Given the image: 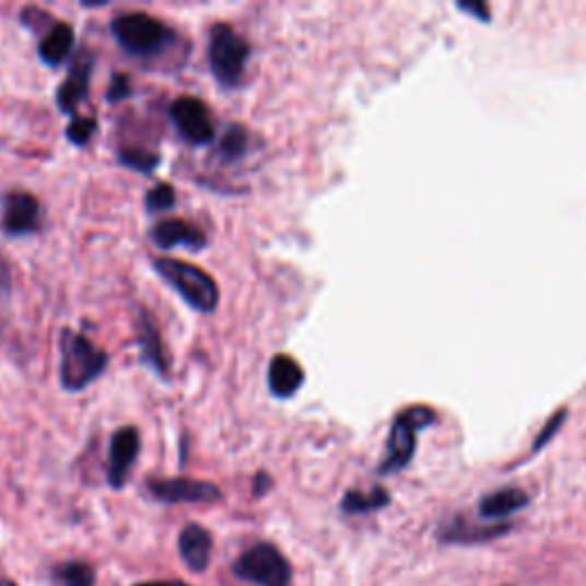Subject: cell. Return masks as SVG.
I'll list each match as a JSON object with an SVG mask.
<instances>
[{
    "label": "cell",
    "mask_w": 586,
    "mask_h": 586,
    "mask_svg": "<svg viewBox=\"0 0 586 586\" xmlns=\"http://www.w3.org/2000/svg\"><path fill=\"white\" fill-rule=\"evenodd\" d=\"M250 42L238 35L227 23H215L209 35V67L218 85L227 90L236 87L246 77L250 60Z\"/></svg>",
    "instance_id": "obj_4"
},
{
    "label": "cell",
    "mask_w": 586,
    "mask_h": 586,
    "mask_svg": "<svg viewBox=\"0 0 586 586\" xmlns=\"http://www.w3.org/2000/svg\"><path fill=\"white\" fill-rule=\"evenodd\" d=\"M39 202L35 195L12 190L3 198V218L0 230L8 236H31L39 230Z\"/></svg>",
    "instance_id": "obj_9"
},
{
    "label": "cell",
    "mask_w": 586,
    "mask_h": 586,
    "mask_svg": "<svg viewBox=\"0 0 586 586\" xmlns=\"http://www.w3.org/2000/svg\"><path fill=\"white\" fill-rule=\"evenodd\" d=\"M140 454V433L133 426H121L110 437L108 452V483L115 491L125 488L133 462Z\"/></svg>",
    "instance_id": "obj_11"
},
{
    "label": "cell",
    "mask_w": 586,
    "mask_h": 586,
    "mask_svg": "<svg viewBox=\"0 0 586 586\" xmlns=\"http://www.w3.org/2000/svg\"><path fill=\"white\" fill-rule=\"evenodd\" d=\"M150 238L156 248L161 250H175L186 248L190 253H202L207 248V234L188 223L184 218H165L150 230Z\"/></svg>",
    "instance_id": "obj_10"
},
{
    "label": "cell",
    "mask_w": 586,
    "mask_h": 586,
    "mask_svg": "<svg viewBox=\"0 0 586 586\" xmlns=\"http://www.w3.org/2000/svg\"><path fill=\"white\" fill-rule=\"evenodd\" d=\"M179 554L184 559V564L192 573H204L211 564V552H213V539L209 529H204L198 523H190L179 531Z\"/></svg>",
    "instance_id": "obj_14"
},
{
    "label": "cell",
    "mask_w": 586,
    "mask_h": 586,
    "mask_svg": "<svg viewBox=\"0 0 586 586\" xmlns=\"http://www.w3.org/2000/svg\"><path fill=\"white\" fill-rule=\"evenodd\" d=\"M389 495L383 488H374L370 493L362 491H349L341 500V511L349 513V516H358V513H370V511H378L383 506H387Z\"/></svg>",
    "instance_id": "obj_20"
},
{
    "label": "cell",
    "mask_w": 586,
    "mask_h": 586,
    "mask_svg": "<svg viewBox=\"0 0 586 586\" xmlns=\"http://www.w3.org/2000/svg\"><path fill=\"white\" fill-rule=\"evenodd\" d=\"M271 485H273V481H271V477H268L266 472H259L257 477H255V488H253V495L255 497H263L268 491H271Z\"/></svg>",
    "instance_id": "obj_25"
},
{
    "label": "cell",
    "mask_w": 586,
    "mask_h": 586,
    "mask_svg": "<svg viewBox=\"0 0 586 586\" xmlns=\"http://www.w3.org/2000/svg\"><path fill=\"white\" fill-rule=\"evenodd\" d=\"M529 504V495L520 488H502L497 493L485 495L479 504L481 516L488 520H497V518H506L511 513H516L520 508H525Z\"/></svg>",
    "instance_id": "obj_17"
},
{
    "label": "cell",
    "mask_w": 586,
    "mask_h": 586,
    "mask_svg": "<svg viewBox=\"0 0 586 586\" xmlns=\"http://www.w3.org/2000/svg\"><path fill=\"white\" fill-rule=\"evenodd\" d=\"M133 586H190L181 579H154V582H138Z\"/></svg>",
    "instance_id": "obj_26"
},
{
    "label": "cell",
    "mask_w": 586,
    "mask_h": 586,
    "mask_svg": "<svg viewBox=\"0 0 586 586\" xmlns=\"http://www.w3.org/2000/svg\"><path fill=\"white\" fill-rule=\"evenodd\" d=\"M152 263L159 278L173 286L188 307L200 314H213L218 309L220 289L202 268L173 257H156Z\"/></svg>",
    "instance_id": "obj_3"
},
{
    "label": "cell",
    "mask_w": 586,
    "mask_h": 586,
    "mask_svg": "<svg viewBox=\"0 0 586 586\" xmlns=\"http://www.w3.org/2000/svg\"><path fill=\"white\" fill-rule=\"evenodd\" d=\"M138 349H140V362L150 366V370L167 380V372H169V358L165 353L163 339L159 332V326L154 324V319L144 309L140 312L138 319Z\"/></svg>",
    "instance_id": "obj_13"
},
{
    "label": "cell",
    "mask_w": 586,
    "mask_h": 586,
    "mask_svg": "<svg viewBox=\"0 0 586 586\" xmlns=\"http://www.w3.org/2000/svg\"><path fill=\"white\" fill-rule=\"evenodd\" d=\"M131 94H133V87H131V79L127 77V73H113V81H110V85H108L106 99H108L110 104H119V102L129 99Z\"/></svg>",
    "instance_id": "obj_24"
},
{
    "label": "cell",
    "mask_w": 586,
    "mask_h": 586,
    "mask_svg": "<svg viewBox=\"0 0 586 586\" xmlns=\"http://www.w3.org/2000/svg\"><path fill=\"white\" fill-rule=\"evenodd\" d=\"M248 152H250V131L241 125H232L227 127L223 138H220L215 156L223 163H236L241 159H246Z\"/></svg>",
    "instance_id": "obj_18"
},
{
    "label": "cell",
    "mask_w": 586,
    "mask_h": 586,
    "mask_svg": "<svg viewBox=\"0 0 586 586\" xmlns=\"http://www.w3.org/2000/svg\"><path fill=\"white\" fill-rule=\"evenodd\" d=\"M435 420V414L424 406H412L397 414V420L389 429L387 437V452L380 462V474H395L403 470L414 449H418V431L429 426Z\"/></svg>",
    "instance_id": "obj_5"
},
{
    "label": "cell",
    "mask_w": 586,
    "mask_h": 586,
    "mask_svg": "<svg viewBox=\"0 0 586 586\" xmlns=\"http://www.w3.org/2000/svg\"><path fill=\"white\" fill-rule=\"evenodd\" d=\"M236 577L255 586H289L291 564L273 543H257L243 552L234 564Z\"/></svg>",
    "instance_id": "obj_6"
},
{
    "label": "cell",
    "mask_w": 586,
    "mask_h": 586,
    "mask_svg": "<svg viewBox=\"0 0 586 586\" xmlns=\"http://www.w3.org/2000/svg\"><path fill=\"white\" fill-rule=\"evenodd\" d=\"M0 586H16V584L10 582V579H0Z\"/></svg>",
    "instance_id": "obj_27"
},
{
    "label": "cell",
    "mask_w": 586,
    "mask_h": 586,
    "mask_svg": "<svg viewBox=\"0 0 586 586\" xmlns=\"http://www.w3.org/2000/svg\"><path fill=\"white\" fill-rule=\"evenodd\" d=\"M92 67L94 60L90 54H79L73 58L71 67H69V77L62 81V85L58 87L56 94V104L62 113L73 115L77 108L87 99V90H90V81H92Z\"/></svg>",
    "instance_id": "obj_12"
},
{
    "label": "cell",
    "mask_w": 586,
    "mask_h": 586,
    "mask_svg": "<svg viewBox=\"0 0 586 586\" xmlns=\"http://www.w3.org/2000/svg\"><path fill=\"white\" fill-rule=\"evenodd\" d=\"M108 366V353L94 347L90 337L65 328L60 332V387L65 392H83Z\"/></svg>",
    "instance_id": "obj_2"
},
{
    "label": "cell",
    "mask_w": 586,
    "mask_h": 586,
    "mask_svg": "<svg viewBox=\"0 0 586 586\" xmlns=\"http://www.w3.org/2000/svg\"><path fill=\"white\" fill-rule=\"evenodd\" d=\"M169 119L181 136L192 146H204L215 138V125L209 106L198 96H179L169 106Z\"/></svg>",
    "instance_id": "obj_7"
},
{
    "label": "cell",
    "mask_w": 586,
    "mask_h": 586,
    "mask_svg": "<svg viewBox=\"0 0 586 586\" xmlns=\"http://www.w3.org/2000/svg\"><path fill=\"white\" fill-rule=\"evenodd\" d=\"M110 33L115 42L133 58H159L177 42V33L159 16L146 12H121L113 16Z\"/></svg>",
    "instance_id": "obj_1"
},
{
    "label": "cell",
    "mask_w": 586,
    "mask_h": 586,
    "mask_svg": "<svg viewBox=\"0 0 586 586\" xmlns=\"http://www.w3.org/2000/svg\"><path fill=\"white\" fill-rule=\"evenodd\" d=\"M117 161L129 169H136L140 175H152L161 163V156L144 150V146H127V150H119Z\"/></svg>",
    "instance_id": "obj_21"
},
{
    "label": "cell",
    "mask_w": 586,
    "mask_h": 586,
    "mask_svg": "<svg viewBox=\"0 0 586 586\" xmlns=\"http://www.w3.org/2000/svg\"><path fill=\"white\" fill-rule=\"evenodd\" d=\"M268 389L280 401H286L301 392L305 383L303 366L286 353H280L268 364Z\"/></svg>",
    "instance_id": "obj_15"
},
{
    "label": "cell",
    "mask_w": 586,
    "mask_h": 586,
    "mask_svg": "<svg viewBox=\"0 0 586 586\" xmlns=\"http://www.w3.org/2000/svg\"><path fill=\"white\" fill-rule=\"evenodd\" d=\"M177 204V192L169 184H156L150 192L144 195V209L146 213H163Z\"/></svg>",
    "instance_id": "obj_22"
},
{
    "label": "cell",
    "mask_w": 586,
    "mask_h": 586,
    "mask_svg": "<svg viewBox=\"0 0 586 586\" xmlns=\"http://www.w3.org/2000/svg\"><path fill=\"white\" fill-rule=\"evenodd\" d=\"M51 582L56 586H94L96 584V573L87 564V561L69 559V561H62V564L54 566Z\"/></svg>",
    "instance_id": "obj_19"
},
{
    "label": "cell",
    "mask_w": 586,
    "mask_h": 586,
    "mask_svg": "<svg viewBox=\"0 0 586 586\" xmlns=\"http://www.w3.org/2000/svg\"><path fill=\"white\" fill-rule=\"evenodd\" d=\"M73 46H77V33H73L69 23L58 21V23H51V28L42 35L37 54L44 65L60 67L71 58Z\"/></svg>",
    "instance_id": "obj_16"
},
{
    "label": "cell",
    "mask_w": 586,
    "mask_h": 586,
    "mask_svg": "<svg viewBox=\"0 0 586 586\" xmlns=\"http://www.w3.org/2000/svg\"><path fill=\"white\" fill-rule=\"evenodd\" d=\"M146 491L163 504H209L223 497L220 488L200 479H150Z\"/></svg>",
    "instance_id": "obj_8"
},
{
    "label": "cell",
    "mask_w": 586,
    "mask_h": 586,
    "mask_svg": "<svg viewBox=\"0 0 586 586\" xmlns=\"http://www.w3.org/2000/svg\"><path fill=\"white\" fill-rule=\"evenodd\" d=\"M99 129L94 117H73L67 127V140L77 146H85Z\"/></svg>",
    "instance_id": "obj_23"
}]
</instances>
